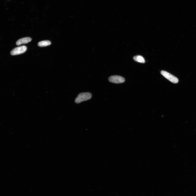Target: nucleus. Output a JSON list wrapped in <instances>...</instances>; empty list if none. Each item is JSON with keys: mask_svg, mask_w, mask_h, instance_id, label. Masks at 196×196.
<instances>
[{"mask_svg": "<svg viewBox=\"0 0 196 196\" xmlns=\"http://www.w3.org/2000/svg\"><path fill=\"white\" fill-rule=\"evenodd\" d=\"M92 95L89 93H83L80 94L76 98L75 102L77 103L89 100L91 99Z\"/></svg>", "mask_w": 196, "mask_h": 196, "instance_id": "obj_1", "label": "nucleus"}, {"mask_svg": "<svg viewBox=\"0 0 196 196\" xmlns=\"http://www.w3.org/2000/svg\"><path fill=\"white\" fill-rule=\"evenodd\" d=\"M161 74L167 79L174 83H177L179 81L178 78L166 71H162Z\"/></svg>", "mask_w": 196, "mask_h": 196, "instance_id": "obj_2", "label": "nucleus"}, {"mask_svg": "<svg viewBox=\"0 0 196 196\" xmlns=\"http://www.w3.org/2000/svg\"><path fill=\"white\" fill-rule=\"evenodd\" d=\"M109 82L115 84L122 83L125 81V78L118 76H110L108 78Z\"/></svg>", "mask_w": 196, "mask_h": 196, "instance_id": "obj_3", "label": "nucleus"}, {"mask_svg": "<svg viewBox=\"0 0 196 196\" xmlns=\"http://www.w3.org/2000/svg\"><path fill=\"white\" fill-rule=\"evenodd\" d=\"M27 49V47L25 46H22L15 48L10 52V54L12 55H15L22 54L25 52Z\"/></svg>", "mask_w": 196, "mask_h": 196, "instance_id": "obj_4", "label": "nucleus"}, {"mask_svg": "<svg viewBox=\"0 0 196 196\" xmlns=\"http://www.w3.org/2000/svg\"><path fill=\"white\" fill-rule=\"evenodd\" d=\"M32 40L31 38L29 37H26L19 39L16 42V44L18 45H20L23 44L28 43Z\"/></svg>", "mask_w": 196, "mask_h": 196, "instance_id": "obj_5", "label": "nucleus"}, {"mask_svg": "<svg viewBox=\"0 0 196 196\" xmlns=\"http://www.w3.org/2000/svg\"><path fill=\"white\" fill-rule=\"evenodd\" d=\"M51 42L48 41H45L39 42L38 44L39 47H44L48 46L51 44Z\"/></svg>", "mask_w": 196, "mask_h": 196, "instance_id": "obj_6", "label": "nucleus"}, {"mask_svg": "<svg viewBox=\"0 0 196 196\" xmlns=\"http://www.w3.org/2000/svg\"><path fill=\"white\" fill-rule=\"evenodd\" d=\"M133 58L135 61L143 63L145 62L144 58L141 56H135Z\"/></svg>", "mask_w": 196, "mask_h": 196, "instance_id": "obj_7", "label": "nucleus"}]
</instances>
